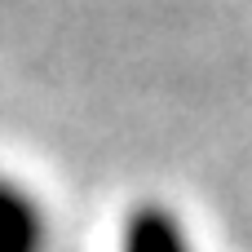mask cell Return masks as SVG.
Segmentation results:
<instances>
[{"instance_id":"7a4b0ae2","label":"cell","mask_w":252,"mask_h":252,"mask_svg":"<svg viewBox=\"0 0 252 252\" xmlns=\"http://www.w3.org/2000/svg\"><path fill=\"white\" fill-rule=\"evenodd\" d=\"M120 252H199V248L173 204L142 199L120 221Z\"/></svg>"},{"instance_id":"6da1fadb","label":"cell","mask_w":252,"mask_h":252,"mask_svg":"<svg viewBox=\"0 0 252 252\" xmlns=\"http://www.w3.org/2000/svg\"><path fill=\"white\" fill-rule=\"evenodd\" d=\"M49 208L31 186L0 173V252H49Z\"/></svg>"}]
</instances>
